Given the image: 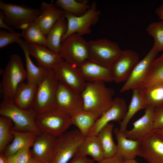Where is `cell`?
<instances>
[{"label": "cell", "mask_w": 163, "mask_h": 163, "mask_svg": "<svg viewBox=\"0 0 163 163\" xmlns=\"http://www.w3.org/2000/svg\"><path fill=\"white\" fill-rule=\"evenodd\" d=\"M28 43L30 55L36 59L40 66L47 69H53L63 59L59 55L46 47L37 44Z\"/></svg>", "instance_id": "23"}, {"label": "cell", "mask_w": 163, "mask_h": 163, "mask_svg": "<svg viewBox=\"0 0 163 163\" xmlns=\"http://www.w3.org/2000/svg\"><path fill=\"white\" fill-rule=\"evenodd\" d=\"M35 122L41 133H47L58 137L66 132L72 125L71 116L58 109L37 115Z\"/></svg>", "instance_id": "6"}, {"label": "cell", "mask_w": 163, "mask_h": 163, "mask_svg": "<svg viewBox=\"0 0 163 163\" xmlns=\"http://www.w3.org/2000/svg\"><path fill=\"white\" fill-rule=\"evenodd\" d=\"M0 163H7V158L2 153H0Z\"/></svg>", "instance_id": "45"}, {"label": "cell", "mask_w": 163, "mask_h": 163, "mask_svg": "<svg viewBox=\"0 0 163 163\" xmlns=\"http://www.w3.org/2000/svg\"><path fill=\"white\" fill-rule=\"evenodd\" d=\"M100 11L97 9L95 1L91 3L89 8L82 15L76 16L64 11L67 21V28L63 36L62 43L71 35L76 33L82 36L91 33V26L98 20Z\"/></svg>", "instance_id": "9"}, {"label": "cell", "mask_w": 163, "mask_h": 163, "mask_svg": "<svg viewBox=\"0 0 163 163\" xmlns=\"http://www.w3.org/2000/svg\"><path fill=\"white\" fill-rule=\"evenodd\" d=\"M141 88L144 98L149 106L155 108L163 105V83Z\"/></svg>", "instance_id": "31"}, {"label": "cell", "mask_w": 163, "mask_h": 163, "mask_svg": "<svg viewBox=\"0 0 163 163\" xmlns=\"http://www.w3.org/2000/svg\"><path fill=\"white\" fill-rule=\"evenodd\" d=\"M59 55L65 61L78 67L90 60L88 42L77 34H72L62 42Z\"/></svg>", "instance_id": "5"}, {"label": "cell", "mask_w": 163, "mask_h": 163, "mask_svg": "<svg viewBox=\"0 0 163 163\" xmlns=\"http://www.w3.org/2000/svg\"><path fill=\"white\" fill-rule=\"evenodd\" d=\"M17 43L23 50L26 63L27 82L38 85L45 77L48 70L42 66H36L32 62L28 52V43L20 38Z\"/></svg>", "instance_id": "22"}, {"label": "cell", "mask_w": 163, "mask_h": 163, "mask_svg": "<svg viewBox=\"0 0 163 163\" xmlns=\"http://www.w3.org/2000/svg\"><path fill=\"white\" fill-rule=\"evenodd\" d=\"M128 109L126 101L123 98H114L110 107L96 121L87 136H97L100 130L111 121H121L124 118Z\"/></svg>", "instance_id": "17"}, {"label": "cell", "mask_w": 163, "mask_h": 163, "mask_svg": "<svg viewBox=\"0 0 163 163\" xmlns=\"http://www.w3.org/2000/svg\"><path fill=\"white\" fill-rule=\"evenodd\" d=\"M76 154L83 156H91L97 162L104 158L101 146L97 136L95 135L85 137Z\"/></svg>", "instance_id": "27"}, {"label": "cell", "mask_w": 163, "mask_h": 163, "mask_svg": "<svg viewBox=\"0 0 163 163\" xmlns=\"http://www.w3.org/2000/svg\"><path fill=\"white\" fill-rule=\"evenodd\" d=\"M155 12L158 19L163 21V3L156 8Z\"/></svg>", "instance_id": "43"}, {"label": "cell", "mask_w": 163, "mask_h": 163, "mask_svg": "<svg viewBox=\"0 0 163 163\" xmlns=\"http://www.w3.org/2000/svg\"><path fill=\"white\" fill-rule=\"evenodd\" d=\"M158 52L156 46L154 44L149 52L135 66L121 88L120 92L142 87L148 77L153 62Z\"/></svg>", "instance_id": "10"}, {"label": "cell", "mask_w": 163, "mask_h": 163, "mask_svg": "<svg viewBox=\"0 0 163 163\" xmlns=\"http://www.w3.org/2000/svg\"><path fill=\"white\" fill-rule=\"evenodd\" d=\"M31 147L26 146L13 155L7 158V163H27L32 157Z\"/></svg>", "instance_id": "37"}, {"label": "cell", "mask_w": 163, "mask_h": 163, "mask_svg": "<svg viewBox=\"0 0 163 163\" xmlns=\"http://www.w3.org/2000/svg\"><path fill=\"white\" fill-rule=\"evenodd\" d=\"M40 14L34 23L46 36L58 20L62 15L64 11L52 3L42 2L40 5Z\"/></svg>", "instance_id": "19"}, {"label": "cell", "mask_w": 163, "mask_h": 163, "mask_svg": "<svg viewBox=\"0 0 163 163\" xmlns=\"http://www.w3.org/2000/svg\"><path fill=\"white\" fill-rule=\"evenodd\" d=\"M11 133L14 137L11 143L6 147L3 153L6 158L11 156L23 148L32 146L37 135L31 132H24L15 130L12 127L10 130Z\"/></svg>", "instance_id": "25"}, {"label": "cell", "mask_w": 163, "mask_h": 163, "mask_svg": "<svg viewBox=\"0 0 163 163\" xmlns=\"http://www.w3.org/2000/svg\"><path fill=\"white\" fill-rule=\"evenodd\" d=\"M139 156L148 163H163V141L154 133L140 142Z\"/></svg>", "instance_id": "20"}, {"label": "cell", "mask_w": 163, "mask_h": 163, "mask_svg": "<svg viewBox=\"0 0 163 163\" xmlns=\"http://www.w3.org/2000/svg\"><path fill=\"white\" fill-rule=\"evenodd\" d=\"M55 5L64 11L76 16L82 15L90 7L86 2L75 0H57Z\"/></svg>", "instance_id": "33"}, {"label": "cell", "mask_w": 163, "mask_h": 163, "mask_svg": "<svg viewBox=\"0 0 163 163\" xmlns=\"http://www.w3.org/2000/svg\"><path fill=\"white\" fill-rule=\"evenodd\" d=\"M0 28L8 30L11 32H14L12 27L8 25L4 20V15L2 11H0Z\"/></svg>", "instance_id": "42"}, {"label": "cell", "mask_w": 163, "mask_h": 163, "mask_svg": "<svg viewBox=\"0 0 163 163\" xmlns=\"http://www.w3.org/2000/svg\"><path fill=\"white\" fill-rule=\"evenodd\" d=\"M56 102L58 109L72 116L83 110L81 93L58 81Z\"/></svg>", "instance_id": "12"}, {"label": "cell", "mask_w": 163, "mask_h": 163, "mask_svg": "<svg viewBox=\"0 0 163 163\" xmlns=\"http://www.w3.org/2000/svg\"><path fill=\"white\" fill-rule=\"evenodd\" d=\"M139 61V56L136 52L130 49L122 50L111 69L113 82L116 83L125 82Z\"/></svg>", "instance_id": "15"}, {"label": "cell", "mask_w": 163, "mask_h": 163, "mask_svg": "<svg viewBox=\"0 0 163 163\" xmlns=\"http://www.w3.org/2000/svg\"><path fill=\"white\" fill-rule=\"evenodd\" d=\"M58 138L47 133L37 136L30 150L32 157L43 163H51L56 155Z\"/></svg>", "instance_id": "13"}, {"label": "cell", "mask_w": 163, "mask_h": 163, "mask_svg": "<svg viewBox=\"0 0 163 163\" xmlns=\"http://www.w3.org/2000/svg\"><path fill=\"white\" fill-rule=\"evenodd\" d=\"M0 9L4 15V20L8 26L17 29L24 28L34 21L40 14V9L0 1Z\"/></svg>", "instance_id": "8"}, {"label": "cell", "mask_w": 163, "mask_h": 163, "mask_svg": "<svg viewBox=\"0 0 163 163\" xmlns=\"http://www.w3.org/2000/svg\"><path fill=\"white\" fill-rule=\"evenodd\" d=\"M148 34L154 40V44L158 52L163 51V21L152 22L146 28Z\"/></svg>", "instance_id": "36"}, {"label": "cell", "mask_w": 163, "mask_h": 163, "mask_svg": "<svg viewBox=\"0 0 163 163\" xmlns=\"http://www.w3.org/2000/svg\"><path fill=\"white\" fill-rule=\"evenodd\" d=\"M67 28V21L63 13L47 35L46 47L59 55L62 39L66 33Z\"/></svg>", "instance_id": "24"}, {"label": "cell", "mask_w": 163, "mask_h": 163, "mask_svg": "<svg viewBox=\"0 0 163 163\" xmlns=\"http://www.w3.org/2000/svg\"><path fill=\"white\" fill-rule=\"evenodd\" d=\"M114 125L109 123L99 132L97 136L102 148L104 158L114 156L117 149L112 136Z\"/></svg>", "instance_id": "29"}, {"label": "cell", "mask_w": 163, "mask_h": 163, "mask_svg": "<svg viewBox=\"0 0 163 163\" xmlns=\"http://www.w3.org/2000/svg\"><path fill=\"white\" fill-rule=\"evenodd\" d=\"M52 69L59 82L80 93L84 89L86 82L76 67L62 59Z\"/></svg>", "instance_id": "14"}, {"label": "cell", "mask_w": 163, "mask_h": 163, "mask_svg": "<svg viewBox=\"0 0 163 163\" xmlns=\"http://www.w3.org/2000/svg\"><path fill=\"white\" fill-rule=\"evenodd\" d=\"M37 85L24 82L17 89L13 99L14 104L23 109H27L32 107Z\"/></svg>", "instance_id": "28"}, {"label": "cell", "mask_w": 163, "mask_h": 163, "mask_svg": "<svg viewBox=\"0 0 163 163\" xmlns=\"http://www.w3.org/2000/svg\"><path fill=\"white\" fill-rule=\"evenodd\" d=\"M153 119L155 130L163 128V105L154 108Z\"/></svg>", "instance_id": "39"}, {"label": "cell", "mask_w": 163, "mask_h": 163, "mask_svg": "<svg viewBox=\"0 0 163 163\" xmlns=\"http://www.w3.org/2000/svg\"><path fill=\"white\" fill-rule=\"evenodd\" d=\"M160 83H163V51L153 61L148 77L142 88Z\"/></svg>", "instance_id": "34"}, {"label": "cell", "mask_w": 163, "mask_h": 163, "mask_svg": "<svg viewBox=\"0 0 163 163\" xmlns=\"http://www.w3.org/2000/svg\"><path fill=\"white\" fill-rule=\"evenodd\" d=\"M117 141L115 155L122 157L124 159L135 158L139 156L140 151V142L126 138L119 128L113 129Z\"/></svg>", "instance_id": "21"}, {"label": "cell", "mask_w": 163, "mask_h": 163, "mask_svg": "<svg viewBox=\"0 0 163 163\" xmlns=\"http://www.w3.org/2000/svg\"><path fill=\"white\" fill-rule=\"evenodd\" d=\"M133 90L131 102L128 107L126 114L120 123V130L122 133L126 130L130 120L139 111L145 109L148 106L145 100L141 88H134Z\"/></svg>", "instance_id": "26"}, {"label": "cell", "mask_w": 163, "mask_h": 163, "mask_svg": "<svg viewBox=\"0 0 163 163\" xmlns=\"http://www.w3.org/2000/svg\"><path fill=\"white\" fill-rule=\"evenodd\" d=\"M154 107L149 105L144 115L133 123V128L123 133L125 136L129 139L140 142L154 134Z\"/></svg>", "instance_id": "16"}, {"label": "cell", "mask_w": 163, "mask_h": 163, "mask_svg": "<svg viewBox=\"0 0 163 163\" xmlns=\"http://www.w3.org/2000/svg\"><path fill=\"white\" fill-rule=\"evenodd\" d=\"M76 67L82 77L87 82H113L111 69L91 60Z\"/></svg>", "instance_id": "18"}, {"label": "cell", "mask_w": 163, "mask_h": 163, "mask_svg": "<svg viewBox=\"0 0 163 163\" xmlns=\"http://www.w3.org/2000/svg\"><path fill=\"white\" fill-rule=\"evenodd\" d=\"M99 117L90 112L82 110L71 117L72 125L77 126L85 137Z\"/></svg>", "instance_id": "30"}, {"label": "cell", "mask_w": 163, "mask_h": 163, "mask_svg": "<svg viewBox=\"0 0 163 163\" xmlns=\"http://www.w3.org/2000/svg\"><path fill=\"white\" fill-rule=\"evenodd\" d=\"M21 33L11 32L5 30H0V49L3 48L10 44L16 43L21 37Z\"/></svg>", "instance_id": "38"}, {"label": "cell", "mask_w": 163, "mask_h": 163, "mask_svg": "<svg viewBox=\"0 0 163 163\" xmlns=\"http://www.w3.org/2000/svg\"><path fill=\"white\" fill-rule=\"evenodd\" d=\"M27 163H43L41 162H40L38 161H37L33 158L32 157H31L30 159L27 162Z\"/></svg>", "instance_id": "47"}, {"label": "cell", "mask_w": 163, "mask_h": 163, "mask_svg": "<svg viewBox=\"0 0 163 163\" xmlns=\"http://www.w3.org/2000/svg\"><path fill=\"white\" fill-rule=\"evenodd\" d=\"M114 93V90L106 86L104 82H86L81 92L83 110L92 113L99 118L112 105Z\"/></svg>", "instance_id": "1"}, {"label": "cell", "mask_w": 163, "mask_h": 163, "mask_svg": "<svg viewBox=\"0 0 163 163\" xmlns=\"http://www.w3.org/2000/svg\"><path fill=\"white\" fill-rule=\"evenodd\" d=\"M154 133L163 141V128L155 130Z\"/></svg>", "instance_id": "44"}, {"label": "cell", "mask_w": 163, "mask_h": 163, "mask_svg": "<svg viewBox=\"0 0 163 163\" xmlns=\"http://www.w3.org/2000/svg\"><path fill=\"white\" fill-rule=\"evenodd\" d=\"M124 159L122 157L114 156L108 158H104L98 163H123Z\"/></svg>", "instance_id": "41"}, {"label": "cell", "mask_w": 163, "mask_h": 163, "mask_svg": "<svg viewBox=\"0 0 163 163\" xmlns=\"http://www.w3.org/2000/svg\"><path fill=\"white\" fill-rule=\"evenodd\" d=\"M27 75L21 57L11 55L2 74L0 91L3 98L13 100L19 85L27 79Z\"/></svg>", "instance_id": "3"}, {"label": "cell", "mask_w": 163, "mask_h": 163, "mask_svg": "<svg viewBox=\"0 0 163 163\" xmlns=\"http://www.w3.org/2000/svg\"><path fill=\"white\" fill-rule=\"evenodd\" d=\"M85 137L76 129L66 132L58 137L56 155L51 163H68L76 154Z\"/></svg>", "instance_id": "11"}, {"label": "cell", "mask_w": 163, "mask_h": 163, "mask_svg": "<svg viewBox=\"0 0 163 163\" xmlns=\"http://www.w3.org/2000/svg\"><path fill=\"white\" fill-rule=\"evenodd\" d=\"M90 60L111 69L122 50L118 44L106 38L88 41Z\"/></svg>", "instance_id": "7"}, {"label": "cell", "mask_w": 163, "mask_h": 163, "mask_svg": "<svg viewBox=\"0 0 163 163\" xmlns=\"http://www.w3.org/2000/svg\"><path fill=\"white\" fill-rule=\"evenodd\" d=\"M58 81L52 69L48 70L45 77L37 85L32 107L37 113L57 109L56 96Z\"/></svg>", "instance_id": "4"}, {"label": "cell", "mask_w": 163, "mask_h": 163, "mask_svg": "<svg viewBox=\"0 0 163 163\" xmlns=\"http://www.w3.org/2000/svg\"><path fill=\"white\" fill-rule=\"evenodd\" d=\"M3 99L0 104V114L12 120L14 125L13 129L20 131L33 132L37 136L42 133L35 122L37 113L32 107L23 109L17 107L13 100Z\"/></svg>", "instance_id": "2"}, {"label": "cell", "mask_w": 163, "mask_h": 163, "mask_svg": "<svg viewBox=\"0 0 163 163\" xmlns=\"http://www.w3.org/2000/svg\"><path fill=\"white\" fill-rule=\"evenodd\" d=\"M13 123L8 117H0V153H3L11 139L10 130Z\"/></svg>", "instance_id": "35"}, {"label": "cell", "mask_w": 163, "mask_h": 163, "mask_svg": "<svg viewBox=\"0 0 163 163\" xmlns=\"http://www.w3.org/2000/svg\"><path fill=\"white\" fill-rule=\"evenodd\" d=\"M93 159L89 158L86 156L75 155L69 163H94Z\"/></svg>", "instance_id": "40"}, {"label": "cell", "mask_w": 163, "mask_h": 163, "mask_svg": "<svg viewBox=\"0 0 163 163\" xmlns=\"http://www.w3.org/2000/svg\"><path fill=\"white\" fill-rule=\"evenodd\" d=\"M22 34L24 40L29 43H33L46 46V38L45 36L32 22L22 29Z\"/></svg>", "instance_id": "32"}, {"label": "cell", "mask_w": 163, "mask_h": 163, "mask_svg": "<svg viewBox=\"0 0 163 163\" xmlns=\"http://www.w3.org/2000/svg\"><path fill=\"white\" fill-rule=\"evenodd\" d=\"M123 163H139L135 158L124 159Z\"/></svg>", "instance_id": "46"}]
</instances>
